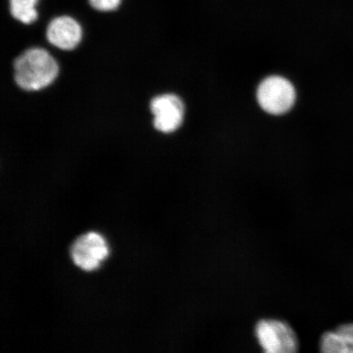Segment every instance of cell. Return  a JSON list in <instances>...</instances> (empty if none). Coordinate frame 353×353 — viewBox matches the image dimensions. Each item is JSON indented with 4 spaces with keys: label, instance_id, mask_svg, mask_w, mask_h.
Returning a JSON list of instances; mask_svg holds the SVG:
<instances>
[{
    "label": "cell",
    "instance_id": "cell-1",
    "mask_svg": "<svg viewBox=\"0 0 353 353\" xmlns=\"http://www.w3.org/2000/svg\"><path fill=\"white\" fill-rule=\"evenodd\" d=\"M17 85L26 91H38L51 85L59 74L57 61L46 50L32 48L22 52L13 64Z\"/></svg>",
    "mask_w": 353,
    "mask_h": 353
},
{
    "label": "cell",
    "instance_id": "cell-2",
    "mask_svg": "<svg viewBox=\"0 0 353 353\" xmlns=\"http://www.w3.org/2000/svg\"><path fill=\"white\" fill-rule=\"evenodd\" d=\"M255 336L265 352L294 353L299 350L296 333L286 321L261 319L255 325Z\"/></svg>",
    "mask_w": 353,
    "mask_h": 353
},
{
    "label": "cell",
    "instance_id": "cell-3",
    "mask_svg": "<svg viewBox=\"0 0 353 353\" xmlns=\"http://www.w3.org/2000/svg\"><path fill=\"white\" fill-rule=\"evenodd\" d=\"M258 101L265 112L272 114H284L292 108L296 94L289 81L281 77H270L260 83Z\"/></svg>",
    "mask_w": 353,
    "mask_h": 353
},
{
    "label": "cell",
    "instance_id": "cell-4",
    "mask_svg": "<svg viewBox=\"0 0 353 353\" xmlns=\"http://www.w3.org/2000/svg\"><path fill=\"white\" fill-rule=\"evenodd\" d=\"M110 254L107 240L95 232H90L77 238L70 248V256L77 266L85 272L98 269Z\"/></svg>",
    "mask_w": 353,
    "mask_h": 353
},
{
    "label": "cell",
    "instance_id": "cell-5",
    "mask_svg": "<svg viewBox=\"0 0 353 353\" xmlns=\"http://www.w3.org/2000/svg\"><path fill=\"white\" fill-rule=\"evenodd\" d=\"M154 116L153 125L158 131L170 134L182 125L184 117V105L182 100L174 94H162L151 101Z\"/></svg>",
    "mask_w": 353,
    "mask_h": 353
},
{
    "label": "cell",
    "instance_id": "cell-6",
    "mask_svg": "<svg viewBox=\"0 0 353 353\" xmlns=\"http://www.w3.org/2000/svg\"><path fill=\"white\" fill-rule=\"evenodd\" d=\"M48 42L61 50H72L82 39V28L77 20L69 16L52 19L46 32Z\"/></svg>",
    "mask_w": 353,
    "mask_h": 353
},
{
    "label": "cell",
    "instance_id": "cell-7",
    "mask_svg": "<svg viewBox=\"0 0 353 353\" xmlns=\"http://www.w3.org/2000/svg\"><path fill=\"white\" fill-rule=\"evenodd\" d=\"M321 352L327 353H353V324H345L334 331L322 335Z\"/></svg>",
    "mask_w": 353,
    "mask_h": 353
},
{
    "label": "cell",
    "instance_id": "cell-8",
    "mask_svg": "<svg viewBox=\"0 0 353 353\" xmlns=\"http://www.w3.org/2000/svg\"><path fill=\"white\" fill-rule=\"evenodd\" d=\"M39 0H10V10L13 19L29 25L38 19Z\"/></svg>",
    "mask_w": 353,
    "mask_h": 353
},
{
    "label": "cell",
    "instance_id": "cell-9",
    "mask_svg": "<svg viewBox=\"0 0 353 353\" xmlns=\"http://www.w3.org/2000/svg\"><path fill=\"white\" fill-rule=\"evenodd\" d=\"M122 0H88L90 6L99 12H112L117 10Z\"/></svg>",
    "mask_w": 353,
    "mask_h": 353
}]
</instances>
